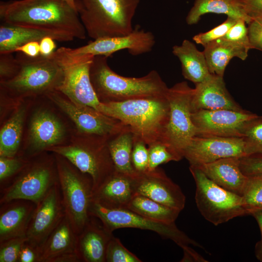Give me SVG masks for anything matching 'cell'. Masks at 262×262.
Listing matches in <instances>:
<instances>
[{
  "label": "cell",
  "instance_id": "37",
  "mask_svg": "<svg viewBox=\"0 0 262 262\" xmlns=\"http://www.w3.org/2000/svg\"><path fill=\"white\" fill-rule=\"evenodd\" d=\"M106 262H141L135 255L128 250L120 240L113 235L110 238L106 249Z\"/></svg>",
  "mask_w": 262,
  "mask_h": 262
},
{
  "label": "cell",
  "instance_id": "45",
  "mask_svg": "<svg viewBox=\"0 0 262 262\" xmlns=\"http://www.w3.org/2000/svg\"><path fill=\"white\" fill-rule=\"evenodd\" d=\"M38 250L27 243L20 251L18 262H39Z\"/></svg>",
  "mask_w": 262,
  "mask_h": 262
},
{
  "label": "cell",
  "instance_id": "5",
  "mask_svg": "<svg viewBox=\"0 0 262 262\" xmlns=\"http://www.w3.org/2000/svg\"><path fill=\"white\" fill-rule=\"evenodd\" d=\"M19 69L12 79L0 82L1 90L9 97L22 98L45 96L57 90L63 79L62 68L49 56L31 57L18 52Z\"/></svg>",
  "mask_w": 262,
  "mask_h": 262
},
{
  "label": "cell",
  "instance_id": "3",
  "mask_svg": "<svg viewBox=\"0 0 262 262\" xmlns=\"http://www.w3.org/2000/svg\"><path fill=\"white\" fill-rule=\"evenodd\" d=\"M166 95L103 102L104 114L128 126L148 146L161 141L167 123L169 106Z\"/></svg>",
  "mask_w": 262,
  "mask_h": 262
},
{
  "label": "cell",
  "instance_id": "51",
  "mask_svg": "<svg viewBox=\"0 0 262 262\" xmlns=\"http://www.w3.org/2000/svg\"><path fill=\"white\" fill-rule=\"evenodd\" d=\"M63 0L65 1L72 8H73V9L76 10V3H75L76 0Z\"/></svg>",
  "mask_w": 262,
  "mask_h": 262
},
{
  "label": "cell",
  "instance_id": "10",
  "mask_svg": "<svg viewBox=\"0 0 262 262\" xmlns=\"http://www.w3.org/2000/svg\"><path fill=\"white\" fill-rule=\"evenodd\" d=\"M50 56L63 72V79L57 91L75 104L92 107L103 114L104 104L98 97L90 80L94 56L72 54L65 47L58 48Z\"/></svg>",
  "mask_w": 262,
  "mask_h": 262
},
{
  "label": "cell",
  "instance_id": "36",
  "mask_svg": "<svg viewBox=\"0 0 262 262\" xmlns=\"http://www.w3.org/2000/svg\"><path fill=\"white\" fill-rule=\"evenodd\" d=\"M29 159L17 155L0 156V189L7 185L26 165Z\"/></svg>",
  "mask_w": 262,
  "mask_h": 262
},
{
  "label": "cell",
  "instance_id": "24",
  "mask_svg": "<svg viewBox=\"0 0 262 262\" xmlns=\"http://www.w3.org/2000/svg\"><path fill=\"white\" fill-rule=\"evenodd\" d=\"M133 177L116 170L93 193L92 201L109 209H127L135 194Z\"/></svg>",
  "mask_w": 262,
  "mask_h": 262
},
{
  "label": "cell",
  "instance_id": "7",
  "mask_svg": "<svg viewBox=\"0 0 262 262\" xmlns=\"http://www.w3.org/2000/svg\"><path fill=\"white\" fill-rule=\"evenodd\" d=\"M108 139L82 135L67 145L51 147L47 151L60 155L93 181V193L98 189L116 171L108 146Z\"/></svg>",
  "mask_w": 262,
  "mask_h": 262
},
{
  "label": "cell",
  "instance_id": "38",
  "mask_svg": "<svg viewBox=\"0 0 262 262\" xmlns=\"http://www.w3.org/2000/svg\"><path fill=\"white\" fill-rule=\"evenodd\" d=\"M26 241L24 236L0 242V262H18L20 251Z\"/></svg>",
  "mask_w": 262,
  "mask_h": 262
},
{
  "label": "cell",
  "instance_id": "46",
  "mask_svg": "<svg viewBox=\"0 0 262 262\" xmlns=\"http://www.w3.org/2000/svg\"><path fill=\"white\" fill-rule=\"evenodd\" d=\"M15 52H22L25 55L31 57H37L40 55L39 42L32 41L27 43L18 47L16 49Z\"/></svg>",
  "mask_w": 262,
  "mask_h": 262
},
{
  "label": "cell",
  "instance_id": "40",
  "mask_svg": "<svg viewBox=\"0 0 262 262\" xmlns=\"http://www.w3.org/2000/svg\"><path fill=\"white\" fill-rule=\"evenodd\" d=\"M147 146L143 140L135 136L131 158L136 173H143L148 170V149Z\"/></svg>",
  "mask_w": 262,
  "mask_h": 262
},
{
  "label": "cell",
  "instance_id": "48",
  "mask_svg": "<svg viewBox=\"0 0 262 262\" xmlns=\"http://www.w3.org/2000/svg\"><path fill=\"white\" fill-rule=\"evenodd\" d=\"M250 215L256 219L261 231V239L255 245V254L256 258L262 262V210L253 211Z\"/></svg>",
  "mask_w": 262,
  "mask_h": 262
},
{
  "label": "cell",
  "instance_id": "11",
  "mask_svg": "<svg viewBox=\"0 0 262 262\" xmlns=\"http://www.w3.org/2000/svg\"><path fill=\"white\" fill-rule=\"evenodd\" d=\"M193 92L194 88L182 82L169 88L166 95L169 117L161 141L182 159L184 150L196 135L191 117Z\"/></svg>",
  "mask_w": 262,
  "mask_h": 262
},
{
  "label": "cell",
  "instance_id": "23",
  "mask_svg": "<svg viewBox=\"0 0 262 262\" xmlns=\"http://www.w3.org/2000/svg\"><path fill=\"white\" fill-rule=\"evenodd\" d=\"M240 158H224L195 166L218 185L242 196L247 177L241 169Z\"/></svg>",
  "mask_w": 262,
  "mask_h": 262
},
{
  "label": "cell",
  "instance_id": "4",
  "mask_svg": "<svg viewBox=\"0 0 262 262\" xmlns=\"http://www.w3.org/2000/svg\"><path fill=\"white\" fill-rule=\"evenodd\" d=\"M140 0H76L86 34L93 40L122 36L133 30Z\"/></svg>",
  "mask_w": 262,
  "mask_h": 262
},
{
  "label": "cell",
  "instance_id": "25",
  "mask_svg": "<svg viewBox=\"0 0 262 262\" xmlns=\"http://www.w3.org/2000/svg\"><path fill=\"white\" fill-rule=\"evenodd\" d=\"M96 219L91 216L82 232L77 236V250L83 262H106V249L113 234Z\"/></svg>",
  "mask_w": 262,
  "mask_h": 262
},
{
  "label": "cell",
  "instance_id": "20",
  "mask_svg": "<svg viewBox=\"0 0 262 262\" xmlns=\"http://www.w3.org/2000/svg\"><path fill=\"white\" fill-rule=\"evenodd\" d=\"M195 86L191 100L192 112L200 110H245L230 95L222 77L212 74Z\"/></svg>",
  "mask_w": 262,
  "mask_h": 262
},
{
  "label": "cell",
  "instance_id": "30",
  "mask_svg": "<svg viewBox=\"0 0 262 262\" xmlns=\"http://www.w3.org/2000/svg\"><path fill=\"white\" fill-rule=\"evenodd\" d=\"M134 138V133L126 125L107 141L108 148L115 170L132 177L136 174L131 158Z\"/></svg>",
  "mask_w": 262,
  "mask_h": 262
},
{
  "label": "cell",
  "instance_id": "49",
  "mask_svg": "<svg viewBox=\"0 0 262 262\" xmlns=\"http://www.w3.org/2000/svg\"><path fill=\"white\" fill-rule=\"evenodd\" d=\"M55 41L52 38L47 36L42 38L40 41V54L44 57H48L55 50L56 47Z\"/></svg>",
  "mask_w": 262,
  "mask_h": 262
},
{
  "label": "cell",
  "instance_id": "44",
  "mask_svg": "<svg viewBox=\"0 0 262 262\" xmlns=\"http://www.w3.org/2000/svg\"><path fill=\"white\" fill-rule=\"evenodd\" d=\"M248 25V34L252 48L262 51V14L252 18Z\"/></svg>",
  "mask_w": 262,
  "mask_h": 262
},
{
  "label": "cell",
  "instance_id": "41",
  "mask_svg": "<svg viewBox=\"0 0 262 262\" xmlns=\"http://www.w3.org/2000/svg\"><path fill=\"white\" fill-rule=\"evenodd\" d=\"M246 24V23L244 20L238 19L222 37L231 42L246 47L249 49H252Z\"/></svg>",
  "mask_w": 262,
  "mask_h": 262
},
{
  "label": "cell",
  "instance_id": "43",
  "mask_svg": "<svg viewBox=\"0 0 262 262\" xmlns=\"http://www.w3.org/2000/svg\"><path fill=\"white\" fill-rule=\"evenodd\" d=\"M240 160L241 169L246 176L262 174V154L246 155Z\"/></svg>",
  "mask_w": 262,
  "mask_h": 262
},
{
  "label": "cell",
  "instance_id": "21",
  "mask_svg": "<svg viewBox=\"0 0 262 262\" xmlns=\"http://www.w3.org/2000/svg\"><path fill=\"white\" fill-rule=\"evenodd\" d=\"M36 205L32 201L23 199L0 204V242L26 236Z\"/></svg>",
  "mask_w": 262,
  "mask_h": 262
},
{
  "label": "cell",
  "instance_id": "22",
  "mask_svg": "<svg viewBox=\"0 0 262 262\" xmlns=\"http://www.w3.org/2000/svg\"><path fill=\"white\" fill-rule=\"evenodd\" d=\"M47 36L59 42L71 41L75 38L66 32L2 23L0 26V54L12 53L18 47L27 43L39 42Z\"/></svg>",
  "mask_w": 262,
  "mask_h": 262
},
{
  "label": "cell",
  "instance_id": "8",
  "mask_svg": "<svg viewBox=\"0 0 262 262\" xmlns=\"http://www.w3.org/2000/svg\"><path fill=\"white\" fill-rule=\"evenodd\" d=\"M58 182L55 155L42 153L29 158L26 165L0 189V204L17 199L29 200L37 204Z\"/></svg>",
  "mask_w": 262,
  "mask_h": 262
},
{
  "label": "cell",
  "instance_id": "34",
  "mask_svg": "<svg viewBox=\"0 0 262 262\" xmlns=\"http://www.w3.org/2000/svg\"><path fill=\"white\" fill-rule=\"evenodd\" d=\"M148 170L155 169L161 164L170 161H179L182 159L168 146L161 141L155 142L148 146Z\"/></svg>",
  "mask_w": 262,
  "mask_h": 262
},
{
  "label": "cell",
  "instance_id": "1",
  "mask_svg": "<svg viewBox=\"0 0 262 262\" xmlns=\"http://www.w3.org/2000/svg\"><path fill=\"white\" fill-rule=\"evenodd\" d=\"M2 23L67 32L84 39L77 11L63 0H10L0 2Z\"/></svg>",
  "mask_w": 262,
  "mask_h": 262
},
{
  "label": "cell",
  "instance_id": "29",
  "mask_svg": "<svg viewBox=\"0 0 262 262\" xmlns=\"http://www.w3.org/2000/svg\"><path fill=\"white\" fill-rule=\"evenodd\" d=\"M207 13L225 14L229 17L243 19L247 24L252 20L240 0H195L186 21L190 25L196 24L201 16Z\"/></svg>",
  "mask_w": 262,
  "mask_h": 262
},
{
  "label": "cell",
  "instance_id": "19",
  "mask_svg": "<svg viewBox=\"0 0 262 262\" xmlns=\"http://www.w3.org/2000/svg\"><path fill=\"white\" fill-rule=\"evenodd\" d=\"M133 183L135 194L180 212L185 207L186 197L180 188L160 168L136 173L133 177Z\"/></svg>",
  "mask_w": 262,
  "mask_h": 262
},
{
  "label": "cell",
  "instance_id": "35",
  "mask_svg": "<svg viewBox=\"0 0 262 262\" xmlns=\"http://www.w3.org/2000/svg\"><path fill=\"white\" fill-rule=\"evenodd\" d=\"M246 155L262 154V116L253 120L243 137Z\"/></svg>",
  "mask_w": 262,
  "mask_h": 262
},
{
  "label": "cell",
  "instance_id": "9",
  "mask_svg": "<svg viewBox=\"0 0 262 262\" xmlns=\"http://www.w3.org/2000/svg\"><path fill=\"white\" fill-rule=\"evenodd\" d=\"M190 171L195 181V201L202 216L215 226L249 215L242 196L218 185L196 166Z\"/></svg>",
  "mask_w": 262,
  "mask_h": 262
},
{
  "label": "cell",
  "instance_id": "42",
  "mask_svg": "<svg viewBox=\"0 0 262 262\" xmlns=\"http://www.w3.org/2000/svg\"><path fill=\"white\" fill-rule=\"evenodd\" d=\"M19 69L18 61L12 53L0 54V82L14 78Z\"/></svg>",
  "mask_w": 262,
  "mask_h": 262
},
{
  "label": "cell",
  "instance_id": "27",
  "mask_svg": "<svg viewBox=\"0 0 262 262\" xmlns=\"http://www.w3.org/2000/svg\"><path fill=\"white\" fill-rule=\"evenodd\" d=\"M249 49L221 37L204 47L203 53L210 73L223 77L226 67L233 57L245 60Z\"/></svg>",
  "mask_w": 262,
  "mask_h": 262
},
{
  "label": "cell",
  "instance_id": "47",
  "mask_svg": "<svg viewBox=\"0 0 262 262\" xmlns=\"http://www.w3.org/2000/svg\"><path fill=\"white\" fill-rule=\"evenodd\" d=\"M252 18L262 14V0H240Z\"/></svg>",
  "mask_w": 262,
  "mask_h": 262
},
{
  "label": "cell",
  "instance_id": "33",
  "mask_svg": "<svg viewBox=\"0 0 262 262\" xmlns=\"http://www.w3.org/2000/svg\"><path fill=\"white\" fill-rule=\"evenodd\" d=\"M242 196L249 215L262 210V174L247 177Z\"/></svg>",
  "mask_w": 262,
  "mask_h": 262
},
{
  "label": "cell",
  "instance_id": "17",
  "mask_svg": "<svg viewBox=\"0 0 262 262\" xmlns=\"http://www.w3.org/2000/svg\"><path fill=\"white\" fill-rule=\"evenodd\" d=\"M66 133L65 125L53 113L44 108L35 111L30 118L28 144L23 157L29 159L63 145Z\"/></svg>",
  "mask_w": 262,
  "mask_h": 262
},
{
  "label": "cell",
  "instance_id": "26",
  "mask_svg": "<svg viewBox=\"0 0 262 262\" xmlns=\"http://www.w3.org/2000/svg\"><path fill=\"white\" fill-rule=\"evenodd\" d=\"M77 236L65 215L39 250V262H56L64 255L79 254Z\"/></svg>",
  "mask_w": 262,
  "mask_h": 262
},
{
  "label": "cell",
  "instance_id": "39",
  "mask_svg": "<svg viewBox=\"0 0 262 262\" xmlns=\"http://www.w3.org/2000/svg\"><path fill=\"white\" fill-rule=\"evenodd\" d=\"M238 19L228 16L227 19L220 25L207 32L195 35L193 39L196 43L204 47L211 42L224 36Z\"/></svg>",
  "mask_w": 262,
  "mask_h": 262
},
{
  "label": "cell",
  "instance_id": "18",
  "mask_svg": "<svg viewBox=\"0 0 262 262\" xmlns=\"http://www.w3.org/2000/svg\"><path fill=\"white\" fill-rule=\"evenodd\" d=\"M190 165L196 166L219 159L246 156L243 138L196 135L183 153Z\"/></svg>",
  "mask_w": 262,
  "mask_h": 262
},
{
  "label": "cell",
  "instance_id": "2",
  "mask_svg": "<svg viewBox=\"0 0 262 262\" xmlns=\"http://www.w3.org/2000/svg\"><path fill=\"white\" fill-rule=\"evenodd\" d=\"M90 76L95 91L102 102L165 96L169 88L155 70L140 78L121 76L110 68L108 57L102 55L94 56Z\"/></svg>",
  "mask_w": 262,
  "mask_h": 262
},
{
  "label": "cell",
  "instance_id": "28",
  "mask_svg": "<svg viewBox=\"0 0 262 262\" xmlns=\"http://www.w3.org/2000/svg\"><path fill=\"white\" fill-rule=\"evenodd\" d=\"M172 53L180 60L182 74L186 80L196 84L211 76L203 52L189 40L185 39L180 45L173 46Z\"/></svg>",
  "mask_w": 262,
  "mask_h": 262
},
{
  "label": "cell",
  "instance_id": "13",
  "mask_svg": "<svg viewBox=\"0 0 262 262\" xmlns=\"http://www.w3.org/2000/svg\"><path fill=\"white\" fill-rule=\"evenodd\" d=\"M45 96L73 121L82 135L109 139L126 126L92 107L74 103L58 91L48 93Z\"/></svg>",
  "mask_w": 262,
  "mask_h": 262
},
{
  "label": "cell",
  "instance_id": "15",
  "mask_svg": "<svg viewBox=\"0 0 262 262\" xmlns=\"http://www.w3.org/2000/svg\"><path fill=\"white\" fill-rule=\"evenodd\" d=\"M65 215L58 182L37 204L26 234V243L39 251Z\"/></svg>",
  "mask_w": 262,
  "mask_h": 262
},
{
  "label": "cell",
  "instance_id": "32",
  "mask_svg": "<svg viewBox=\"0 0 262 262\" xmlns=\"http://www.w3.org/2000/svg\"><path fill=\"white\" fill-rule=\"evenodd\" d=\"M127 209L151 220L168 224L175 223L180 213L177 210L137 194L133 196Z\"/></svg>",
  "mask_w": 262,
  "mask_h": 262
},
{
  "label": "cell",
  "instance_id": "14",
  "mask_svg": "<svg viewBox=\"0 0 262 262\" xmlns=\"http://www.w3.org/2000/svg\"><path fill=\"white\" fill-rule=\"evenodd\" d=\"M259 115L244 110H200L192 113L196 135L243 138L250 123Z\"/></svg>",
  "mask_w": 262,
  "mask_h": 262
},
{
  "label": "cell",
  "instance_id": "31",
  "mask_svg": "<svg viewBox=\"0 0 262 262\" xmlns=\"http://www.w3.org/2000/svg\"><path fill=\"white\" fill-rule=\"evenodd\" d=\"M27 106L20 104L1 127L0 131V156L18 155Z\"/></svg>",
  "mask_w": 262,
  "mask_h": 262
},
{
  "label": "cell",
  "instance_id": "6",
  "mask_svg": "<svg viewBox=\"0 0 262 262\" xmlns=\"http://www.w3.org/2000/svg\"><path fill=\"white\" fill-rule=\"evenodd\" d=\"M65 213L77 235L80 234L91 216L93 181L63 156L54 153Z\"/></svg>",
  "mask_w": 262,
  "mask_h": 262
},
{
  "label": "cell",
  "instance_id": "16",
  "mask_svg": "<svg viewBox=\"0 0 262 262\" xmlns=\"http://www.w3.org/2000/svg\"><path fill=\"white\" fill-rule=\"evenodd\" d=\"M154 34L136 26L130 33L119 36L101 38L95 39L86 45L72 49L67 48L71 53L102 55L107 57L114 53L127 49L134 56L148 53L155 44Z\"/></svg>",
  "mask_w": 262,
  "mask_h": 262
},
{
  "label": "cell",
  "instance_id": "12",
  "mask_svg": "<svg viewBox=\"0 0 262 262\" xmlns=\"http://www.w3.org/2000/svg\"><path fill=\"white\" fill-rule=\"evenodd\" d=\"M89 214L98 219L111 233L120 228H137L154 231L164 238L172 240L181 248L190 245L203 248L179 229L175 223L168 224L157 222L128 209H109L92 201Z\"/></svg>",
  "mask_w": 262,
  "mask_h": 262
},
{
  "label": "cell",
  "instance_id": "50",
  "mask_svg": "<svg viewBox=\"0 0 262 262\" xmlns=\"http://www.w3.org/2000/svg\"><path fill=\"white\" fill-rule=\"evenodd\" d=\"M183 251V257L181 262H207L203 257L189 246L181 248Z\"/></svg>",
  "mask_w": 262,
  "mask_h": 262
}]
</instances>
